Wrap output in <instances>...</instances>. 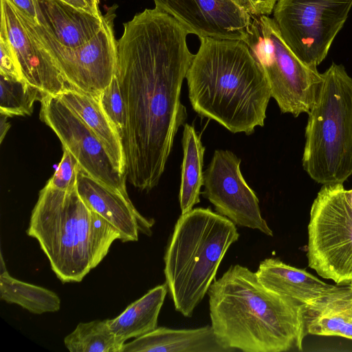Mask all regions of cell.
I'll use <instances>...</instances> for the list:
<instances>
[{
  "label": "cell",
  "instance_id": "obj_1",
  "mask_svg": "<svg viewBox=\"0 0 352 352\" xmlns=\"http://www.w3.org/2000/svg\"><path fill=\"white\" fill-rule=\"evenodd\" d=\"M188 34L175 19L155 8L124 23L118 41L116 76L125 108L124 174L140 190L158 184L187 118L180 96L194 57Z\"/></svg>",
  "mask_w": 352,
  "mask_h": 352
},
{
  "label": "cell",
  "instance_id": "obj_2",
  "mask_svg": "<svg viewBox=\"0 0 352 352\" xmlns=\"http://www.w3.org/2000/svg\"><path fill=\"white\" fill-rule=\"evenodd\" d=\"M207 294L211 326L231 352L302 351L305 305L266 288L248 267L231 265Z\"/></svg>",
  "mask_w": 352,
  "mask_h": 352
},
{
  "label": "cell",
  "instance_id": "obj_3",
  "mask_svg": "<svg viewBox=\"0 0 352 352\" xmlns=\"http://www.w3.org/2000/svg\"><path fill=\"white\" fill-rule=\"evenodd\" d=\"M199 39L186 76L193 110L233 133L252 134L272 97L262 67L242 40Z\"/></svg>",
  "mask_w": 352,
  "mask_h": 352
},
{
  "label": "cell",
  "instance_id": "obj_4",
  "mask_svg": "<svg viewBox=\"0 0 352 352\" xmlns=\"http://www.w3.org/2000/svg\"><path fill=\"white\" fill-rule=\"evenodd\" d=\"M27 234L37 240L63 283L80 282L106 256L120 232L77 192L47 185L32 211Z\"/></svg>",
  "mask_w": 352,
  "mask_h": 352
},
{
  "label": "cell",
  "instance_id": "obj_5",
  "mask_svg": "<svg viewBox=\"0 0 352 352\" xmlns=\"http://www.w3.org/2000/svg\"><path fill=\"white\" fill-rule=\"evenodd\" d=\"M239 238L236 225L210 208L181 214L164 256L165 283L177 311L192 316Z\"/></svg>",
  "mask_w": 352,
  "mask_h": 352
},
{
  "label": "cell",
  "instance_id": "obj_6",
  "mask_svg": "<svg viewBox=\"0 0 352 352\" xmlns=\"http://www.w3.org/2000/svg\"><path fill=\"white\" fill-rule=\"evenodd\" d=\"M308 113L302 167L317 183L343 184L352 175V78L333 63Z\"/></svg>",
  "mask_w": 352,
  "mask_h": 352
},
{
  "label": "cell",
  "instance_id": "obj_7",
  "mask_svg": "<svg viewBox=\"0 0 352 352\" xmlns=\"http://www.w3.org/2000/svg\"><path fill=\"white\" fill-rule=\"evenodd\" d=\"M243 41L262 67L280 111L298 117L314 104L322 76L294 54L274 19L252 16Z\"/></svg>",
  "mask_w": 352,
  "mask_h": 352
},
{
  "label": "cell",
  "instance_id": "obj_8",
  "mask_svg": "<svg viewBox=\"0 0 352 352\" xmlns=\"http://www.w3.org/2000/svg\"><path fill=\"white\" fill-rule=\"evenodd\" d=\"M307 229L309 267L336 284L352 283V210L343 184L322 185Z\"/></svg>",
  "mask_w": 352,
  "mask_h": 352
},
{
  "label": "cell",
  "instance_id": "obj_9",
  "mask_svg": "<svg viewBox=\"0 0 352 352\" xmlns=\"http://www.w3.org/2000/svg\"><path fill=\"white\" fill-rule=\"evenodd\" d=\"M352 8V0H277L273 14L280 34L306 65L326 58Z\"/></svg>",
  "mask_w": 352,
  "mask_h": 352
},
{
  "label": "cell",
  "instance_id": "obj_10",
  "mask_svg": "<svg viewBox=\"0 0 352 352\" xmlns=\"http://www.w3.org/2000/svg\"><path fill=\"white\" fill-rule=\"evenodd\" d=\"M114 17L110 12L103 16V23L98 33L74 48L63 45L32 21L38 38L73 89L98 98L116 75L118 41L113 34Z\"/></svg>",
  "mask_w": 352,
  "mask_h": 352
},
{
  "label": "cell",
  "instance_id": "obj_11",
  "mask_svg": "<svg viewBox=\"0 0 352 352\" xmlns=\"http://www.w3.org/2000/svg\"><path fill=\"white\" fill-rule=\"evenodd\" d=\"M40 119L76 159L82 171L111 188L126 190L125 175L116 168L98 138L58 96L43 98Z\"/></svg>",
  "mask_w": 352,
  "mask_h": 352
},
{
  "label": "cell",
  "instance_id": "obj_12",
  "mask_svg": "<svg viewBox=\"0 0 352 352\" xmlns=\"http://www.w3.org/2000/svg\"><path fill=\"white\" fill-rule=\"evenodd\" d=\"M241 160L228 150H216L204 175L202 196L215 210L236 226L258 230L273 236L263 218L259 201L240 169Z\"/></svg>",
  "mask_w": 352,
  "mask_h": 352
},
{
  "label": "cell",
  "instance_id": "obj_13",
  "mask_svg": "<svg viewBox=\"0 0 352 352\" xmlns=\"http://www.w3.org/2000/svg\"><path fill=\"white\" fill-rule=\"evenodd\" d=\"M0 34L8 40L23 80L44 96L72 89L38 38L32 21L9 0H1Z\"/></svg>",
  "mask_w": 352,
  "mask_h": 352
},
{
  "label": "cell",
  "instance_id": "obj_14",
  "mask_svg": "<svg viewBox=\"0 0 352 352\" xmlns=\"http://www.w3.org/2000/svg\"><path fill=\"white\" fill-rule=\"evenodd\" d=\"M155 8L175 19L199 38L242 40L252 16L234 0H153Z\"/></svg>",
  "mask_w": 352,
  "mask_h": 352
},
{
  "label": "cell",
  "instance_id": "obj_15",
  "mask_svg": "<svg viewBox=\"0 0 352 352\" xmlns=\"http://www.w3.org/2000/svg\"><path fill=\"white\" fill-rule=\"evenodd\" d=\"M76 190L90 209L120 232L122 242L138 241L140 232L151 235L154 219L143 217L136 210L126 190L111 188L81 170Z\"/></svg>",
  "mask_w": 352,
  "mask_h": 352
},
{
  "label": "cell",
  "instance_id": "obj_16",
  "mask_svg": "<svg viewBox=\"0 0 352 352\" xmlns=\"http://www.w3.org/2000/svg\"><path fill=\"white\" fill-rule=\"evenodd\" d=\"M37 24L59 43L77 47L89 41L102 28L103 16L78 9L62 0H34Z\"/></svg>",
  "mask_w": 352,
  "mask_h": 352
},
{
  "label": "cell",
  "instance_id": "obj_17",
  "mask_svg": "<svg viewBox=\"0 0 352 352\" xmlns=\"http://www.w3.org/2000/svg\"><path fill=\"white\" fill-rule=\"evenodd\" d=\"M305 305L307 333L352 340V283L336 284Z\"/></svg>",
  "mask_w": 352,
  "mask_h": 352
},
{
  "label": "cell",
  "instance_id": "obj_18",
  "mask_svg": "<svg viewBox=\"0 0 352 352\" xmlns=\"http://www.w3.org/2000/svg\"><path fill=\"white\" fill-rule=\"evenodd\" d=\"M121 352H231L221 344L210 325L175 329L164 327L124 343Z\"/></svg>",
  "mask_w": 352,
  "mask_h": 352
},
{
  "label": "cell",
  "instance_id": "obj_19",
  "mask_svg": "<svg viewBox=\"0 0 352 352\" xmlns=\"http://www.w3.org/2000/svg\"><path fill=\"white\" fill-rule=\"evenodd\" d=\"M255 273L266 288L303 305L309 303L333 285L277 258H267L262 261Z\"/></svg>",
  "mask_w": 352,
  "mask_h": 352
},
{
  "label": "cell",
  "instance_id": "obj_20",
  "mask_svg": "<svg viewBox=\"0 0 352 352\" xmlns=\"http://www.w3.org/2000/svg\"><path fill=\"white\" fill-rule=\"evenodd\" d=\"M58 96L95 133L116 168L124 174L125 160L121 137L105 114L98 98L72 89Z\"/></svg>",
  "mask_w": 352,
  "mask_h": 352
},
{
  "label": "cell",
  "instance_id": "obj_21",
  "mask_svg": "<svg viewBox=\"0 0 352 352\" xmlns=\"http://www.w3.org/2000/svg\"><path fill=\"white\" fill-rule=\"evenodd\" d=\"M166 283L148 291L129 305L118 316L107 319L118 342L123 346L131 338H136L157 327L158 316L168 293Z\"/></svg>",
  "mask_w": 352,
  "mask_h": 352
},
{
  "label": "cell",
  "instance_id": "obj_22",
  "mask_svg": "<svg viewBox=\"0 0 352 352\" xmlns=\"http://www.w3.org/2000/svg\"><path fill=\"white\" fill-rule=\"evenodd\" d=\"M183 160L179 201L182 214L193 209L200 202L201 188L204 186L203 173L205 147L201 135L192 125H184L182 136Z\"/></svg>",
  "mask_w": 352,
  "mask_h": 352
},
{
  "label": "cell",
  "instance_id": "obj_23",
  "mask_svg": "<svg viewBox=\"0 0 352 352\" xmlns=\"http://www.w3.org/2000/svg\"><path fill=\"white\" fill-rule=\"evenodd\" d=\"M0 298L35 314L55 312L60 308V299L56 294L16 279L8 272L0 274Z\"/></svg>",
  "mask_w": 352,
  "mask_h": 352
},
{
  "label": "cell",
  "instance_id": "obj_24",
  "mask_svg": "<svg viewBox=\"0 0 352 352\" xmlns=\"http://www.w3.org/2000/svg\"><path fill=\"white\" fill-rule=\"evenodd\" d=\"M71 352H121L120 344L107 320L80 322L64 338Z\"/></svg>",
  "mask_w": 352,
  "mask_h": 352
},
{
  "label": "cell",
  "instance_id": "obj_25",
  "mask_svg": "<svg viewBox=\"0 0 352 352\" xmlns=\"http://www.w3.org/2000/svg\"><path fill=\"white\" fill-rule=\"evenodd\" d=\"M0 76V113L8 117L30 115L34 102L44 97L41 91L24 80Z\"/></svg>",
  "mask_w": 352,
  "mask_h": 352
},
{
  "label": "cell",
  "instance_id": "obj_26",
  "mask_svg": "<svg viewBox=\"0 0 352 352\" xmlns=\"http://www.w3.org/2000/svg\"><path fill=\"white\" fill-rule=\"evenodd\" d=\"M98 100L122 139L125 125V108L118 80L116 75L109 85L100 93Z\"/></svg>",
  "mask_w": 352,
  "mask_h": 352
},
{
  "label": "cell",
  "instance_id": "obj_27",
  "mask_svg": "<svg viewBox=\"0 0 352 352\" xmlns=\"http://www.w3.org/2000/svg\"><path fill=\"white\" fill-rule=\"evenodd\" d=\"M80 170L76 159L68 151L63 149L62 159L46 185L60 190H74L77 186Z\"/></svg>",
  "mask_w": 352,
  "mask_h": 352
},
{
  "label": "cell",
  "instance_id": "obj_28",
  "mask_svg": "<svg viewBox=\"0 0 352 352\" xmlns=\"http://www.w3.org/2000/svg\"><path fill=\"white\" fill-rule=\"evenodd\" d=\"M0 75L23 80L14 52L6 38L0 34Z\"/></svg>",
  "mask_w": 352,
  "mask_h": 352
},
{
  "label": "cell",
  "instance_id": "obj_29",
  "mask_svg": "<svg viewBox=\"0 0 352 352\" xmlns=\"http://www.w3.org/2000/svg\"><path fill=\"white\" fill-rule=\"evenodd\" d=\"M252 16H268L274 10L277 0H234Z\"/></svg>",
  "mask_w": 352,
  "mask_h": 352
},
{
  "label": "cell",
  "instance_id": "obj_30",
  "mask_svg": "<svg viewBox=\"0 0 352 352\" xmlns=\"http://www.w3.org/2000/svg\"><path fill=\"white\" fill-rule=\"evenodd\" d=\"M23 14L37 24L34 0H9Z\"/></svg>",
  "mask_w": 352,
  "mask_h": 352
},
{
  "label": "cell",
  "instance_id": "obj_31",
  "mask_svg": "<svg viewBox=\"0 0 352 352\" xmlns=\"http://www.w3.org/2000/svg\"><path fill=\"white\" fill-rule=\"evenodd\" d=\"M8 118H9L6 114L0 113V142L1 143L10 128V124L8 121Z\"/></svg>",
  "mask_w": 352,
  "mask_h": 352
},
{
  "label": "cell",
  "instance_id": "obj_32",
  "mask_svg": "<svg viewBox=\"0 0 352 352\" xmlns=\"http://www.w3.org/2000/svg\"><path fill=\"white\" fill-rule=\"evenodd\" d=\"M64 2L78 9L89 12L94 14V12L86 0H62ZM96 15V14H95Z\"/></svg>",
  "mask_w": 352,
  "mask_h": 352
},
{
  "label": "cell",
  "instance_id": "obj_33",
  "mask_svg": "<svg viewBox=\"0 0 352 352\" xmlns=\"http://www.w3.org/2000/svg\"><path fill=\"white\" fill-rule=\"evenodd\" d=\"M89 5L92 8L94 14L97 16H101L99 8H98V3L99 0H86Z\"/></svg>",
  "mask_w": 352,
  "mask_h": 352
},
{
  "label": "cell",
  "instance_id": "obj_34",
  "mask_svg": "<svg viewBox=\"0 0 352 352\" xmlns=\"http://www.w3.org/2000/svg\"><path fill=\"white\" fill-rule=\"evenodd\" d=\"M345 196L346 198V200L352 210V188L349 190L345 189Z\"/></svg>",
  "mask_w": 352,
  "mask_h": 352
}]
</instances>
